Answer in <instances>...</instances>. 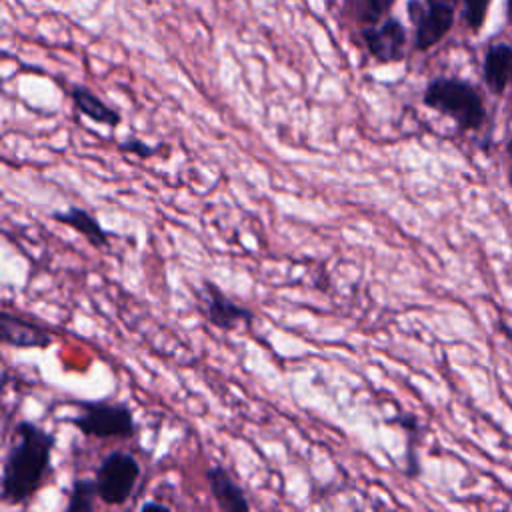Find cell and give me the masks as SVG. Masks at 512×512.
I'll list each match as a JSON object with an SVG mask.
<instances>
[{
  "mask_svg": "<svg viewBox=\"0 0 512 512\" xmlns=\"http://www.w3.org/2000/svg\"><path fill=\"white\" fill-rule=\"evenodd\" d=\"M70 98H72L76 110L82 116H86L92 122H96V124H102V126H108V128H116L120 124V120H122V116H120V112L116 108L108 106L98 94H94L86 86H80V84L74 86L72 92H70Z\"/></svg>",
  "mask_w": 512,
  "mask_h": 512,
  "instance_id": "obj_11",
  "label": "cell"
},
{
  "mask_svg": "<svg viewBox=\"0 0 512 512\" xmlns=\"http://www.w3.org/2000/svg\"><path fill=\"white\" fill-rule=\"evenodd\" d=\"M98 496L96 478H76L66 502V512H90Z\"/></svg>",
  "mask_w": 512,
  "mask_h": 512,
  "instance_id": "obj_12",
  "label": "cell"
},
{
  "mask_svg": "<svg viewBox=\"0 0 512 512\" xmlns=\"http://www.w3.org/2000/svg\"><path fill=\"white\" fill-rule=\"evenodd\" d=\"M502 330L508 334V340H510V344H512V330H510L506 324H502Z\"/></svg>",
  "mask_w": 512,
  "mask_h": 512,
  "instance_id": "obj_20",
  "label": "cell"
},
{
  "mask_svg": "<svg viewBox=\"0 0 512 512\" xmlns=\"http://www.w3.org/2000/svg\"><path fill=\"white\" fill-rule=\"evenodd\" d=\"M94 478L98 484V498L104 504L120 506L128 502L138 484L140 464L132 454L114 450L102 458Z\"/></svg>",
  "mask_w": 512,
  "mask_h": 512,
  "instance_id": "obj_4",
  "label": "cell"
},
{
  "mask_svg": "<svg viewBox=\"0 0 512 512\" xmlns=\"http://www.w3.org/2000/svg\"><path fill=\"white\" fill-rule=\"evenodd\" d=\"M118 148H120L122 152H128V154L136 156V158H150V156H154V154L158 152V148L150 146L148 142H144V140H140V138H136V136L124 138V140L118 144Z\"/></svg>",
  "mask_w": 512,
  "mask_h": 512,
  "instance_id": "obj_15",
  "label": "cell"
},
{
  "mask_svg": "<svg viewBox=\"0 0 512 512\" xmlns=\"http://www.w3.org/2000/svg\"><path fill=\"white\" fill-rule=\"evenodd\" d=\"M392 2L394 0H354L352 12H354V18L362 26H370V24H378L386 16H390Z\"/></svg>",
  "mask_w": 512,
  "mask_h": 512,
  "instance_id": "obj_13",
  "label": "cell"
},
{
  "mask_svg": "<svg viewBox=\"0 0 512 512\" xmlns=\"http://www.w3.org/2000/svg\"><path fill=\"white\" fill-rule=\"evenodd\" d=\"M360 36L364 40L368 54L380 64L400 62L406 54L408 32L406 26L394 16H386L378 24L362 26Z\"/></svg>",
  "mask_w": 512,
  "mask_h": 512,
  "instance_id": "obj_5",
  "label": "cell"
},
{
  "mask_svg": "<svg viewBox=\"0 0 512 512\" xmlns=\"http://www.w3.org/2000/svg\"><path fill=\"white\" fill-rule=\"evenodd\" d=\"M426 10L432 14H442V16H454L456 18V4L458 0H424Z\"/></svg>",
  "mask_w": 512,
  "mask_h": 512,
  "instance_id": "obj_16",
  "label": "cell"
},
{
  "mask_svg": "<svg viewBox=\"0 0 512 512\" xmlns=\"http://www.w3.org/2000/svg\"><path fill=\"white\" fill-rule=\"evenodd\" d=\"M140 510L142 512H146V510H170V506H166V504H162V502H144L142 506H140Z\"/></svg>",
  "mask_w": 512,
  "mask_h": 512,
  "instance_id": "obj_18",
  "label": "cell"
},
{
  "mask_svg": "<svg viewBox=\"0 0 512 512\" xmlns=\"http://www.w3.org/2000/svg\"><path fill=\"white\" fill-rule=\"evenodd\" d=\"M206 482L210 488L212 498L216 500L218 508L226 512H244L250 510V502L244 490L234 482L228 470L220 464H214L206 470Z\"/></svg>",
  "mask_w": 512,
  "mask_h": 512,
  "instance_id": "obj_8",
  "label": "cell"
},
{
  "mask_svg": "<svg viewBox=\"0 0 512 512\" xmlns=\"http://www.w3.org/2000/svg\"><path fill=\"white\" fill-rule=\"evenodd\" d=\"M202 304H204L206 320L220 330H234L236 326H240V322L250 324L254 320V314L248 308L234 302L212 280H204V302Z\"/></svg>",
  "mask_w": 512,
  "mask_h": 512,
  "instance_id": "obj_7",
  "label": "cell"
},
{
  "mask_svg": "<svg viewBox=\"0 0 512 512\" xmlns=\"http://www.w3.org/2000/svg\"><path fill=\"white\" fill-rule=\"evenodd\" d=\"M52 218L72 230H76L78 234H82L86 238L88 244L96 246V248H104L108 246V238L110 234L102 228V224L98 222L96 216H92L88 210L78 208V206H68L66 210H58L52 212Z\"/></svg>",
  "mask_w": 512,
  "mask_h": 512,
  "instance_id": "obj_10",
  "label": "cell"
},
{
  "mask_svg": "<svg viewBox=\"0 0 512 512\" xmlns=\"http://www.w3.org/2000/svg\"><path fill=\"white\" fill-rule=\"evenodd\" d=\"M508 12H510V18H512V0L508 2Z\"/></svg>",
  "mask_w": 512,
  "mask_h": 512,
  "instance_id": "obj_21",
  "label": "cell"
},
{
  "mask_svg": "<svg viewBox=\"0 0 512 512\" xmlns=\"http://www.w3.org/2000/svg\"><path fill=\"white\" fill-rule=\"evenodd\" d=\"M424 106L448 116L460 130H478L486 120V108L480 92L456 76L432 78L422 94Z\"/></svg>",
  "mask_w": 512,
  "mask_h": 512,
  "instance_id": "obj_2",
  "label": "cell"
},
{
  "mask_svg": "<svg viewBox=\"0 0 512 512\" xmlns=\"http://www.w3.org/2000/svg\"><path fill=\"white\" fill-rule=\"evenodd\" d=\"M56 438L30 420L14 426V442L4 458L0 496L4 504H24L44 484L50 472Z\"/></svg>",
  "mask_w": 512,
  "mask_h": 512,
  "instance_id": "obj_1",
  "label": "cell"
},
{
  "mask_svg": "<svg viewBox=\"0 0 512 512\" xmlns=\"http://www.w3.org/2000/svg\"><path fill=\"white\" fill-rule=\"evenodd\" d=\"M506 156H508V166H506L508 182L512 184V138H510V140H508V144H506Z\"/></svg>",
  "mask_w": 512,
  "mask_h": 512,
  "instance_id": "obj_19",
  "label": "cell"
},
{
  "mask_svg": "<svg viewBox=\"0 0 512 512\" xmlns=\"http://www.w3.org/2000/svg\"><path fill=\"white\" fill-rule=\"evenodd\" d=\"M396 422L404 428V430H408V432H418V418L414 416V414H402V416H398L396 418Z\"/></svg>",
  "mask_w": 512,
  "mask_h": 512,
  "instance_id": "obj_17",
  "label": "cell"
},
{
  "mask_svg": "<svg viewBox=\"0 0 512 512\" xmlns=\"http://www.w3.org/2000/svg\"><path fill=\"white\" fill-rule=\"evenodd\" d=\"M464 6V22L472 32L482 30L486 16H488V8H490V0H462Z\"/></svg>",
  "mask_w": 512,
  "mask_h": 512,
  "instance_id": "obj_14",
  "label": "cell"
},
{
  "mask_svg": "<svg viewBox=\"0 0 512 512\" xmlns=\"http://www.w3.org/2000/svg\"><path fill=\"white\" fill-rule=\"evenodd\" d=\"M0 338L12 348H48L52 344L50 330L38 320L24 318L20 314L2 310L0 314Z\"/></svg>",
  "mask_w": 512,
  "mask_h": 512,
  "instance_id": "obj_6",
  "label": "cell"
},
{
  "mask_svg": "<svg viewBox=\"0 0 512 512\" xmlns=\"http://www.w3.org/2000/svg\"><path fill=\"white\" fill-rule=\"evenodd\" d=\"M482 78L492 94H502L512 80V46L492 44L488 46L482 62Z\"/></svg>",
  "mask_w": 512,
  "mask_h": 512,
  "instance_id": "obj_9",
  "label": "cell"
},
{
  "mask_svg": "<svg viewBox=\"0 0 512 512\" xmlns=\"http://www.w3.org/2000/svg\"><path fill=\"white\" fill-rule=\"evenodd\" d=\"M80 414L70 422L86 436L96 438H132L136 434L134 412L124 402H76Z\"/></svg>",
  "mask_w": 512,
  "mask_h": 512,
  "instance_id": "obj_3",
  "label": "cell"
}]
</instances>
